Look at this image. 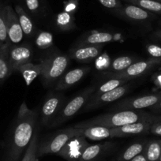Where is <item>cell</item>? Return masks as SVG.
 Returning a JSON list of instances; mask_svg holds the SVG:
<instances>
[{
	"label": "cell",
	"mask_w": 161,
	"mask_h": 161,
	"mask_svg": "<svg viewBox=\"0 0 161 161\" xmlns=\"http://www.w3.org/2000/svg\"><path fill=\"white\" fill-rule=\"evenodd\" d=\"M38 114L24 101L18 109L7 147V161H19L30 144L36 128Z\"/></svg>",
	"instance_id": "6da1fadb"
},
{
	"label": "cell",
	"mask_w": 161,
	"mask_h": 161,
	"mask_svg": "<svg viewBox=\"0 0 161 161\" xmlns=\"http://www.w3.org/2000/svg\"><path fill=\"white\" fill-rule=\"evenodd\" d=\"M137 122H149L154 123L161 122V116L154 115L142 111H117L96 116L88 120L83 121L74 125L75 128L91 127V126H103L114 128Z\"/></svg>",
	"instance_id": "7a4b0ae2"
},
{
	"label": "cell",
	"mask_w": 161,
	"mask_h": 161,
	"mask_svg": "<svg viewBox=\"0 0 161 161\" xmlns=\"http://www.w3.org/2000/svg\"><path fill=\"white\" fill-rule=\"evenodd\" d=\"M39 65L40 80L45 86H50L64 74L69 65V57L64 54L54 53L41 60Z\"/></svg>",
	"instance_id": "3957f363"
},
{
	"label": "cell",
	"mask_w": 161,
	"mask_h": 161,
	"mask_svg": "<svg viewBox=\"0 0 161 161\" xmlns=\"http://www.w3.org/2000/svg\"><path fill=\"white\" fill-rule=\"evenodd\" d=\"M96 89L97 87L95 86L87 88L73 97L66 104H63L54 120L52 121V123H51V126H58L69 119H72L81 108H84L95 92Z\"/></svg>",
	"instance_id": "277c9868"
},
{
	"label": "cell",
	"mask_w": 161,
	"mask_h": 161,
	"mask_svg": "<svg viewBox=\"0 0 161 161\" xmlns=\"http://www.w3.org/2000/svg\"><path fill=\"white\" fill-rule=\"evenodd\" d=\"M78 135H83V129L81 128L71 126L58 131L42 144H39L38 156L57 154L72 137Z\"/></svg>",
	"instance_id": "5b68a950"
},
{
	"label": "cell",
	"mask_w": 161,
	"mask_h": 161,
	"mask_svg": "<svg viewBox=\"0 0 161 161\" xmlns=\"http://www.w3.org/2000/svg\"><path fill=\"white\" fill-rule=\"evenodd\" d=\"M161 63V59L149 58L145 60L137 61L131 64L129 67L119 72H106L102 73V75L110 78L124 79V80H130L132 79L137 78L144 74H147L151 70L154 66Z\"/></svg>",
	"instance_id": "8992f818"
},
{
	"label": "cell",
	"mask_w": 161,
	"mask_h": 161,
	"mask_svg": "<svg viewBox=\"0 0 161 161\" xmlns=\"http://www.w3.org/2000/svg\"><path fill=\"white\" fill-rule=\"evenodd\" d=\"M161 100V92L121 100L115 103L112 109L114 111H135L151 108Z\"/></svg>",
	"instance_id": "52a82bcc"
},
{
	"label": "cell",
	"mask_w": 161,
	"mask_h": 161,
	"mask_svg": "<svg viewBox=\"0 0 161 161\" xmlns=\"http://www.w3.org/2000/svg\"><path fill=\"white\" fill-rule=\"evenodd\" d=\"M130 86L131 85L128 83V84L119 86L109 92H104V93L100 94V95H92L89 102L84 107L83 111H91V110L100 108L103 105L108 104V103H112V102L119 100L128 92Z\"/></svg>",
	"instance_id": "ba28073f"
},
{
	"label": "cell",
	"mask_w": 161,
	"mask_h": 161,
	"mask_svg": "<svg viewBox=\"0 0 161 161\" xmlns=\"http://www.w3.org/2000/svg\"><path fill=\"white\" fill-rule=\"evenodd\" d=\"M3 13L7 25L9 42L11 45H18L21 43L24 33L20 25L18 15L11 6H3Z\"/></svg>",
	"instance_id": "9c48e42d"
},
{
	"label": "cell",
	"mask_w": 161,
	"mask_h": 161,
	"mask_svg": "<svg viewBox=\"0 0 161 161\" xmlns=\"http://www.w3.org/2000/svg\"><path fill=\"white\" fill-rule=\"evenodd\" d=\"M33 57V49L29 44L11 45L9 50V60L12 74L18 72L21 66L32 63Z\"/></svg>",
	"instance_id": "30bf717a"
},
{
	"label": "cell",
	"mask_w": 161,
	"mask_h": 161,
	"mask_svg": "<svg viewBox=\"0 0 161 161\" xmlns=\"http://www.w3.org/2000/svg\"><path fill=\"white\" fill-rule=\"evenodd\" d=\"M64 103L62 94L52 93L44 100L40 110V122L44 126L51 125Z\"/></svg>",
	"instance_id": "8fae6325"
},
{
	"label": "cell",
	"mask_w": 161,
	"mask_h": 161,
	"mask_svg": "<svg viewBox=\"0 0 161 161\" xmlns=\"http://www.w3.org/2000/svg\"><path fill=\"white\" fill-rule=\"evenodd\" d=\"M89 145V143L86 137L83 135L75 136L64 145L57 155L67 161H78Z\"/></svg>",
	"instance_id": "7c38bea8"
},
{
	"label": "cell",
	"mask_w": 161,
	"mask_h": 161,
	"mask_svg": "<svg viewBox=\"0 0 161 161\" xmlns=\"http://www.w3.org/2000/svg\"><path fill=\"white\" fill-rule=\"evenodd\" d=\"M152 124L153 123L149 122H137L119 127L111 128V138L127 137L134 135L147 134L150 132Z\"/></svg>",
	"instance_id": "4fadbf2b"
},
{
	"label": "cell",
	"mask_w": 161,
	"mask_h": 161,
	"mask_svg": "<svg viewBox=\"0 0 161 161\" xmlns=\"http://www.w3.org/2000/svg\"><path fill=\"white\" fill-rule=\"evenodd\" d=\"M89 70L90 67L86 66V67L76 68L64 73V74L58 79L55 84V90L63 91L72 87L78 81H80Z\"/></svg>",
	"instance_id": "5bb4252c"
},
{
	"label": "cell",
	"mask_w": 161,
	"mask_h": 161,
	"mask_svg": "<svg viewBox=\"0 0 161 161\" xmlns=\"http://www.w3.org/2000/svg\"><path fill=\"white\" fill-rule=\"evenodd\" d=\"M102 47L103 45H78L70 51L69 56L77 62L89 63L100 55Z\"/></svg>",
	"instance_id": "9a60e30c"
},
{
	"label": "cell",
	"mask_w": 161,
	"mask_h": 161,
	"mask_svg": "<svg viewBox=\"0 0 161 161\" xmlns=\"http://www.w3.org/2000/svg\"><path fill=\"white\" fill-rule=\"evenodd\" d=\"M114 11L119 16L134 21H145L154 17L151 12L132 4H125L120 9Z\"/></svg>",
	"instance_id": "2e32d148"
},
{
	"label": "cell",
	"mask_w": 161,
	"mask_h": 161,
	"mask_svg": "<svg viewBox=\"0 0 161 161\" xmlns=\"http://www.w3.org/2000/svg\"><path fill=\"white\" fill-rule=\"evenodd\" d=\"M114 146L112 142H103L89 145L85 150L78 161H98L103 156L111 151Z\"/></svg>",
	"instance_id": "e0dca14e"
},
{
	"label": "cell",
	"mask_w": 161,
	"mask_h": 161,
	"mask_svg": "<svg viewBox=\"0 0 161 161\" xmlns=\"http://www.w3.org/2000/svg\"><path fill=\"white\" fill-rule=\"evenodd\" d=\"M10 42L0 44V83L3 82L12 74L9 60Z\"/></svg>",
	"instance_id": "ac0fdd59"
},
{
	"label": "cell",
	"mask_w": 161,
	"mask_h": 161,
	"mask_svg": "<svg viewBox=\"0 0 161 161\" xmlns=\"http://www.w3.org/2000/svg\"><path fill=\"white\" fill-rule=\"evenodd\" d=\"M113 35L109 32H97L84 36L78 45H103V44L111 42L113 40Z\"/></svg>",
	"instance_id": "d6986e66"
},
{
	"label": "cell",
	"mask_w": 161,
	"mask_h": 161,
	"mask_svg": "<svg viewBox=\"0 0 161 161\" xmlns=\"http://www.w3.org/2000/svg\"><path fill=\"white\" fill-rule=\"evenodd\" d=\"M14 10L17 15H18V21H19L20 25H21V29H22L23 33L26 36L31 37L34 33V25L32 19L21 6L17 5L15 7Z\"/></svg>",
	"instance_id": "ffe728a7"
},
{
	"label": "cell",
	"mask_w": 161,
	"mask_h": 161,
	"mask_svg": "<svg viewBox=\"0 0 161 161\" xmlns=\"http://www.w3.org/2000/svg\"><path fill=\"white\" fill-rule=\"evenodd\" d=\"M83 136L92 141H102L111 138V128L103 126H91L83 129Z\"/></svg>",
	"instance_id": "44dd1931"
},
{
	"label": "cell",
	"mask_w": 161,
	"mask_h": 161,
	"mask_svg": "<svg viewBox=\"0 0 161 161\" xmlns=\"http://www.w3.org/2000/svg\"><path fill=\"white\" fill-rule=\"evenodd\" d=\"M148 142H134L127 147L123 153L116 158L115 161H130L133 158L143 153Z\"/></svg>",
	"instance_id": "7402d4cb"
},
{
	"label": "cell",
	"mask_w": 161,
	"mask_h": 161,
	"mask_svg": "<svg viewBox=\"0 0 161 161\" xmlns=\"http://www.w3.org/2000/svg\"><path fill=\"white\" fill-rule=\"evenodd\" d=\"M55 25L61 31H71L76 28L75 18L73 14L63 11L55 18Z\"/></svg>",
	"instance_id": "603a6c76"
},
{
	"label": "cell",
	"mask_w": 161,
	"mask_h": 161,
	"mask_svg": "<svg viewBox=\"0 0 161 161\" xmlns=\"http://www.w3.org/2000/svg\"><path fill=\"white\" fill-rule=\"evenodd\" d=\"M18 72L22 74V77H24L26 84L29 86L34 79L40 76V65L39 63L38 64H33L32 63H27V64L21 66L18 69Z\"/></svg>",
	"instance_id": "cb8c5ba5"
},
{
	"label": "cell",
	"mask_w": 161,
	"mask_h": 161,
	"mask_svg": "<svg viewBox=\"0 0 161 161\" xmlns=\"http://www.w3.org/2000/svg\"><path fill=\"white\" fill-rule=\"evenodd\" d=\"M144 153L148 161H159L161 156V139L147 142Z\"/></svg>",
	"instance_id": "d4e9b609"
},
{
	"label": "cell",
	"mask_w": 161,
	"mask_h": 161,
	"mask_svg": "<svg viewBox=\"0 0 161 161\" xmlns=\"http://www.w3.org/2000/svg\"><path fill=\"white\" fill-rule=\"evenodd\" d=\"M129 4L137 6L153 14H161V3L155 0H124Z\"/></svg>",
	"instance_id": "484cf974"
},
{
	"label": "cell",
	"mask_w": 161,
	"mask_h": 161,
	"mask_svg": "<svg viewBox=\"0 0 161 161\" xmlns=\"http://www.w3.org/2000/svg\"><path fill=\"white\" fill-rule=\"evenodd\" d=\"M135 58L132 56H120L114 58L109 67L108 68V72H119L129 67L131 64L135 63Z\"/></svg>",
	"instance_id": "4316f807"
},
{
	"label": "cell",
	"mask_w": 161,
	"mask_h": 161,
	"mask_svg": "<svg viewBox=\"0 0 161 161\" xmlns=\"http://www.w3.org/2000/svg\"><path fill=\"white\" fill-rule=\"evenodd\" d=\"M38 147L39 137L38 133L36 130L29 147L23 155L21 161H38Z\"/></svg>",
	"instance_id": "83f0119b"
},
{
	"label": "cell",
	"mask_w": 161,
	"mask_h": 161,
	"mask_svg": "<svg viewBox=\"0 0 161 161\" xmlns=\"http://www.w3.org/2000/svg\"><path fill=\"white\" fill-rule=\"evenodd\" d=\"M128 81L129 80H124V79L111 78L108 81L100 85L97 89H96V91L93 93V95H100V94L109 92V91L113 90V89H116V88L119 87V86L126 84V82H128Z\"/></svg>",
	"instance_id": "f1b7e54d"
},
{
	"label": "cell",
	"mask_w": 161,
	"mask_h": 161,
	"mask_svg": "<svg viewBox=\"0 0 161 161\" xmlns=\"http://www.w3.org/2000/svg\"><path fill=\"white\" fill-rule=\"evenodd\" d=\"M36 45L40 49H48L53 45V36L51 32L41 31L37 34L35 40Z\"/></svg>",
	"instance_id": "f546056e"
},
{
	"label": "cell",
	"mask_w": 161,
	"mask_h": 161,
	"mask_svg": "<svg viewBox=\"0 0 161 161\" xmlns=\"http://www.w3.org/2000/svg\"><path fill=\"white\" fill-rule=\"evenodd\" d=\"M9 40L3 13V6H0V44H7Z\"/></svg>",
	"instance_id": "4dcf8cb0"
},
{
	"label": "cell",
	"mask_w": 161,
	"mask_h": 161,
	"mask_svg": "<svg viewBox=\"0 0 161 161\" xmlns=\"http://www.w3.org/2000/svg\"><path fill=\"white\" fill-rule=\"evenodd\" d=\"M146 51L150 58L161 59V46L153 44H148L146 47Z\"/></svg>",
	"instance_id": "1f68e13d"
},
{
	"label": "cell",
	"mask_w": 161,
	"mask_h": 161,
	"mask_svg": "<svg viewBox=\"0 0 161 161\" xmlns=\"http://www.w3.org/2000/svg\"><path fill=\"white\" fill-rule=\"evenodd\" d=\"M98 1L101 5H103L106 8L114 10H119L123 6V4L121 3L120 0H98Z\"/></svg>",
	"instance_id": "d6a6232c"
},
{
	"label": "cell",
	"mask_w": 161,
	"mask_h": 161,
	"mask_svg": "<svg viewBox=\"0 0 161 161\" xmlns=\"http://www.w3.org/2000/svg\"><path fill=\"white\" fill-rule=\"evenodd\" d=\"M77 7H78V1L77 0H69L65 3L64 11L74 14V12L77 10Z\"/></svg>",
	"instance_id": "836d02e7"
},
{
	"label": "cell",
	"mask_w": 161,
	"mask_h": 161,
	"mask_svg": "<svg viewBox=\"0 0 161 161\" xmlns=\"http://www.w3.org/2000/svg\"><path fill=\"white\" fill-rule=\"evenodd\" d=\"M25 5L31 12H36L40 8V0H25Z\"/></svg>",
	"instance_id": "e575fe53"
},
{
	"label": "cell",
	"mask_w": 161,
	"mask_h": 161,
	"mask_svg": "<svg viewBox=\"0 0 161 161\" xmlns=\"http://www.w3.org/2000/svg\"><path fill=\"white\" fill-rule=\"evenodd\" d=\"M150 133L154 135L161 137V122L153 123L150 128Z\"/></svg>",
	"instance_id": "d590c367"
},
{
	"label": "cell",
	"mask_w": 161,
	"mask_h": 161,
	"mask_svg": "<svg viewBox=\"0 0 161 161\" xmlns=\"http://www.w3.org/2000/svg\"><path fill=\"white\" fill-rule=\"evenodd\" d=\"M130 161H148V160H147L146 156H145V153H144V152H143V153H142L141 154L137 155V156H135L134 158H133Z\"/></svg>",
	"instance_id": "8d00e7d4"
},
{
	"label": "cell",
	"mask_w": 161,
	"mask_h": 161,
	"mask_svg": "<svg viewBox=\"0 0 161 161\" xmlns=\"http://www.w3.org/2000/svg\"><path fill=\"white\" fill-rule=\"evenodd\" d=\"M151 110L153 111L156 113H161V100L159 102H158L156 104H155L154 106L151 107Z\"/></svg>",
	"instance_id": "74e56055"
},
{
	"label": "cell",
	"mask_w": 161,
	"mask_h": 161,
	"mask_svg": "<svg viewBox=\"0 0 161 161\" xmlns=\"http://www.w3.org/2000/svg\"><path fill=\"white\" fill-rule=\"evenodd\" d=\"M153 36H154V37H156V38H158L159 39V40H161V29H159V30L156 31V32L153 33Z\"/></svg>",
	"instance_id": "f35d334b"
},
{
	"label": "cell",
	"mask_w": 161,
	"mask_h": 161,
	"mask_svg": "<svg viewBox=\"0 0 161 161\" xmlns=\"http://www.w3.org/2000/svg\"><path fill=\"white\" fill-rule=\"evenodd\" d=\"M155 1H157V2H159V3H161V0H155Z\"/></svg>",
	"instance_id": "ab89813d"
},
{
	"label": "cell",
	"mask_w": 161,
	"mask_h": 161,
	"mask_svg": "<svg viewBox=\"0 0 161 161\" xmlns=\"http://www.w3.org/2000/svg\"><path fill=\"white\" fill-rule=\"evenodd\" d=\"M159 161H161V156H160V158H159Z\"/></svg>",
	"instance_id": "60d3db41"
},
{
	"label": "cell",
	"mask_w": 161,
	"mask_h": 161,
	"mask_svg": "<svg viewBox=\"0 0 161 161\" xmlns=\"http://www.w3.org/2000/svg\"><path fill=\"white\" fill-rule=\"evenodd\" d=\"M0 6H3L2 4H1V1H0Z\"/></svg>",
	"instance_id": "b9f144b4"
},
{
	"label": "cell",
	"mask_w": 161,
	"mask_h": 161,
	"mask_svg": "<svg viewBox=\"0 0 161 161\" xmlns=\"http://www.w3.org/2000/svg\"><path fill=\"white\" fill-rule=\"evenodd\" d=\"M159 24H160V25H161V21H160V22H159Z\"/></svg>",
	"instance_id": "7bdbcfd3"
}]
</instances>
